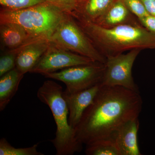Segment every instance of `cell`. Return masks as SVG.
Listing matches in <instances>:
<instances>
[{
  "label": "cell",
  "instance_id": "obj_11",
  "mask_svg": "<svg viewBox=\"0 0 155 155\" xmlns=\"http://www.w3.org/2000/svg\"><path fill=\"white\" fill-rule=\"evenodd\" d=\"M49 40L38 39L21 47L16 60V68L25 75L30 72L46 51Z\"/></svg>",
  "mask_w": 155,
  "mask_h": 155
},
{
  "label": "cell",
  "instance_id": "obj_4",
  "mask_svg": "<svg viewBox=\"0 0 155 155\" xmlns=\"http://www.w3.org/2000/svg\"><path fill=\"white\" fill-rule=\"evenodd\" d=\"M65 13L48 1L20 10L1 8L0 23H18L34 38L49 40Z\"/></svg>",
  "mask_w": 155,
  "mask_h": 155
},
{
  "label": "cell",
  "instance_id": "obj_18",
  "mask_svg": "<svg viewBox=\"0 0 155 155\" xmlns=\"http://www.w3.org/2000/svg\"><path fill=\"white\" fill-rule=\"evenodd\" d=\"M20 48L2 51L0 57V77L16 67V60Z\"/></svg>",
  "mask_w": 155,
  "mask_h": 155
},
{
  "label": "cell",
  "instance_id": "obj_8",
  "mask_svg": "<svg viewBox=\"0 0 155 155\" xmlns=\"http://www.w3.org/2000/svg\"><path fill=\"white\" fill-rule=\"evenodd\" d=\"M94 62L96 61L64 49L50 41L46 51L30 73L44 75L69 67L86 65Z\"/></svg>",
  "mask_w": 155,
  "mask_h": 155
},
{
  "label": "cell",
  "instance_id": "obj_7",
  "mask_svg": "<svg viewBox=\"0 0 155 155\" xmlns=\"http://www.w3.org/2000/svg\"><path fill=\"white\" fill-rule=\"evenodd\" d=\"M141 50L135 49L127 54H118L106 58L105 71L102 84L106 86H120L139 92L134 82L132 69Z\"/></svg>",
  "mask_w": 155,
  "mask_h": 155
},
{
  "label": "cell",
  "instance_id": "obj_1",
  "mask_svg": "<svg viewBox=\"0 0 155 155\" xmlns=\"http://www.w3.org/2000/svg\"><path fill=\"white\" fill-rule=\"evenodd\" d=\"M142 104L139 92L122 87L102 85L74 128L76 139L86 145L101 140L114 138L122 125L138 118Z\"/></svg>",
  "mask_w": 155,
  "mask_h": 155
},
{
  "label": "cell",
  "instance_id": "obj_22",
  "mask_svg": "<svg viewBox=\"0 0 155 155\" xmlns=\"http://www.w3.org/2000/svg\"><path fill=\"white\" fill-rule=\"evenodd\" d=\"M138 20L143 27L155 35V16L149 14Z\"/></svg>",
  "mask_w": 155,
  "mask_h": 155
},
{
  "label": "cell",
  "instance_id": "obj_14",
  "mask_svg": "<svg viewBox=\"0 0 155 155\" xmlns=\"http://www.w3.org/2000/svg\"><path fill=\"white\" fill-rule=\"evenodd\" d=\"M15 67L0 78V111L5 109L18 90L24 76Z\"/></svg>",
  "mask_w": 155,
  "mask_h": 155
},
{
  "label": "cell",
  "instance_id": "obj_13",
  "mask_svg": "<svg viewBox=\"0 0 155 155\" xmlns=\"http://www.w3.org/2000/svg\"><path fill=\"white\" fill-rule=\"evenodd\" d=\"M138 22V19L130 13L122 0H116L94 23L102 27L110 28L122 24Z\"/></svg>",
  "mask_w": 155,
  "mask_h": 155
},
{
  "label": "cell",
  "instance_id": "obj_17",
  "mask_svg": "<svg viewBox=\"0 0 155 155\" xmlns=\"http://www.w3.org/2000/svg\"><path fill=\"white\" fill-rule=\"evenodd\" d=\"M39 143L31 147L17 148L12 146L6 138L0 140V155H43L38 151L37 149Z\"/></svg>",
  "mask_w": 155,
  "mask_h": 155
},
{
  "label": "cell",
  "instance_id": "obj_12",
  "mask_svg": "<svg viewBox=\"0 0 155 155\" xmlns=\"http://www.w3.org/2000/svg\"><path fill=\"white\" fill-rule=\"evenodd\" d=\"M138 118L126 122L114 135L121 155H141L137 140L139 128Z\"/></svg>",
  "mask_w": 155,
  "mask_h": 155
},
{
  "label": "cell",
  "instance_id": "obj_23",
  "mask_svg": "<svg viewBox=\"0 0 155 155\" xmlns=\"http://www.w3.org/2000/svg\"><path fill=\"white\" fill-rule=\"evenodd\" d=\"M150 15L155 16V0H141Z\"/></svg>",
  "mask_w": 155,
  "mask_h": 155
},
{
  "label": "cell",
  "instance_id": "obj_16",
  "mask_svg": "<svg viewBox=\"0 0 155 155\" xmlns=\"http://www.w3.org/2000/svg\"><path fill=\"white\" fill-rule=\"evenodd\" d=\"M86 146L87 155H121L114 138L101 140Z\"/></svg>",
  "mask_w": 155,
  "mask_h": 155
},
{
  "label": "cell",
  "instance_id": "obj_5",
  "mask_svg": "<svg viewBox=\"0 0 155 155\" xmlns=\"http://www.w3.org/2000/svg\"><path fill=\"white\" fill-rule=\"evenodd\" d=\"M64 49L105 64L106 58L93 44L72 15L66 13L49 39Z\"/></svg>",
  "mask_w": 155,
  "mask_h": 155
},
{
  "label": "cell",
  "instance_id": "obj_6",
  "mask_svg": "<svg viewBox=\"0 0 155 155\" xmlns=\"http://www.w3.org/2000/svg\"><path fill=\"white\" fill-rule=\"evenodd\" d=\"M105 68V64L94 62L43 75L63 82L66 86L64 92L73 94L102 84Z\"/></svg>",
  "mask_w": 155,
  "mask_h": 155
},
{
  "label": "cell",
  "instance_id": "obj_20",
  "mask_svg": "<svg viewBox=\"0 0 155 155\" xmlns=\"http://www.w3.org/2000/svg\"><path fill=\"white\" fill-rule=\"evenodd\" d=\"M124 4L134 16L137 19L149 15L141 0H122Z\"/></svg>",
  "mask_w": 155,
  "mask_h": 155
},
{
  "label": "cell",
  "instance_id": "obj_3",
  "mask_svg": "<svg viewBox=\"0 0 155 155\" xmlns=\"http://www.w3.org/2000/svg\"><path fill=\"white\" fill-rule=\"evenodd\" d=\"M63 87L55 81H45L39 88L37 96L48 106L55 122V137L51 141L57 155H72L80 152L82 145L77 140L75 130L69 122V111L63 96Z\"/></svg>",
  "mask_w": 155,
  "mask_h": 155
},
{
  "label": "cell",
  "instance_id": "obj_2",
  "mask_svg": "<svg viewBox=\"0 0 155 155\" xmlns=\"http://www.w3.org/2000/svg\"><path fill=\"white\" fill-rule=\"evenodd\" d=\"M97 49L107 58L138 49H155V35L140 23L107 28L74 12L71 14Z\"/></svg>",
  "mask_w": 155,
  "mask_h": 155
},
{
  "label": "cell",
  "instance_id": "obj_10",
  "mask_svg": "<svg viewBox=\"0 0 155 155\" xmlns=\"http://www.w3.org/2000/svg\"><path fill=\"white\" fill-rule=\"evenodd\" d=\"M36 40L38 39L33 37L18 23L13 22L0 23V41L2 51L16 49Z\"/></svg>",
  "mask_w": 155,
  "mask_h": 155
},
{
  "label": "cell",
  "instance_id": "obj_9",
  "mask_svg": "<svg viewBox=\"0 0 155 155\" xmlns=\"http://www.w3.org/2000/svg\"><path fill=\"white\" fill-rule=\"evenodd\" d=\"M102 84L73 94L63 92V96L69 109V122L75 128L87 108L93 103L101 87Z\"/></svg>",
  "mask_w": 155,
  "mask_h": 155
},
{
  "label": "cell",
  "instance_id": "obj_21",
  "mask_svg": "<svg viewBox=\"0 0 155 155\" xmlns=\"http://www.w3.org/2000/svg\"><path fill=\"white\" fill-rule=\"evenodd\" d=\"M83 0H47L66 13L72 14L79 9Z\"/></svg>",
  "mask_w": 155,
  "mask_h": 155
},
{
  "label": "cell",
  "instance_id": "obj_19",
  "mask_svg": "<svg viewBox=\"0 0 155 155\" xmlns=\"http://www.w3.org/2000/svg\"><path fill=\"white\" fill-rule=\"evenodd\" d=\"M47 0H0L1 8L17 10L26 8L46 2Z\"/></svg>",
  "mask_w": 155,
  "mask_h": 155
},
{
  "label": "cell",
  "instance_id": "obj_15",
  "mask_svg": "<svg viewBox=\"0 0 155 155\" xmlns=\"http://www.w3.org/2000/svg\"><path fill=\"white\" fill-rule=\"evenodd\" d=\"M116 0H83L75 13L94 22L104 14Z\"/></svg>",
  "mask_w": 155,
  "mask_h": 155
}]
</instances>
